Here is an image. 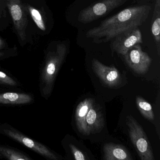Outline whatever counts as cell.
<instances>
[{
  "mask_svg": "<svg viewBox=\"0 0 160 160\" xmlns=\"http://www.w3.org/2000/svg\"><path fill=\"white\" fill-rule=\"evenodd\" d=\"M5 47V42L0 37V49H2Z\"/></svg>",
  "mask_w": 160,
  "mask_h": 160,
  "instance_id": "21",
  "label": "cell"
},
{
  "mask_svg": "<svg viewBox=\"0 0 160 160\" xmlns=\"http://www.w3.org/2000/svg\"><path fill=\"white\" fill-rule=\"evenodd\" d=\"M126 124L130 139L142 160H154L149 141L142 126L132 116H127Z\"/></svg>",
  "mask_w": 160,
  "mask_h": 160,
  "instance_id": "3",
  "label": "cell"
},
{
  "mask_svg": "<svg viewBox=\"0 0 160 160\" xmlns=\"http://www.w3.org/2000/svg\"><path fill=\"white\" fill-rule=\"evenodd\" d=\"M2 156V154L0 153V157H1Z\"/></svg>",
  "mask_w": 160,
  "mask_h": 160,
  "instance_id": "23",
  "label": "cell"
},
{
  "mask_svg": "<svg viewBox=\"0 0 160 160\" xmlns=\"http://www.w3.org/2000/svg\"><path fill=\"white\" fill-rule=\"evenodd\" d=\"M0 153L11 160H30L31 158L21 152L5 147H0Z\"/></svg>",
  "mask_w": 160,
  "mask_h": 160,
  "instance_id": "17",
  "label": "cell"
},
{
  "mask_svg": "<svg viewBox=\"0 0 160 160\" xmlns=\"http://www.w3.org/2000/svg\"><path fill=\"white\" fill-rule=\"evenodd\" d=\"M5 1L18 36L22 42H25L28 25L26 8L22 4L21 0H5Z\"/></svg>",
  "mask_w": 160,
  "mask_h": 160,
  "instance_id": "5",
  "label": "cell"
},
{
  "mask_svg": "<svg viewBox=\"0 0 160 160\" xmlns=\"http://www.w3.org/2000/svg\"><path fill=\"white\" fill-rule=\"evenodd\" d=\"M149 5L129 7L107 18L99 26L89 30L86 37L95 43H106L116 37L127 34L145 23L150 13Z\"/></svg>",
  "mask_w": 160,
  "mask_h": 160,
  "instance_id": "1",
  "label": "cell"
},
{
  "mask_svg": "<svg viewBox=\"0 0 160 160\" xmlns=\"http://www.w3.org/2000/svg\"><path fill=\"white\" fill-rule=\"evenodd\" d=\"M67 53L66 45L60 43L57 45L55 50L49 51L48 53L41 76L42 93L45 96L51 93L57 74L64 61Z\"/></svg>",
  "mask_w": 160,
  "mask_h": 160,
  "instance_id": "2",
  "label": "cell"
},
{
  "mask_svg": "<svg viewBox=\"0 0 160 160\" xmlns=\"http://www.w3.org/2000/svg\"><path fill=\"white\" fill-rule=\"evenodd\" d=\"M86 123L89 135L99 132L103 128L104 121L102 111L94 102L88 112Z\"/></svg>",
  "mask_w": 160,
  "mask_h": 160,
  "instance_id": "10",
  "label": "cell"
},
{
  "mask_svg": "<svg viewBox=\"0 0 160 160\" xmlns=\"http://www.w3.org/2000/svg\"><path fill=\"white\" fill-rule=\"evenodd\" d=\"M70 148H71L72 153L76 160H87L86 155L83 152L79 150L77 147L72 144H70Z\"/></svg>",
  "mask_w": 160,
  "mask_h": 160,
  "instance_id": "19",
  "label": "cell"
},
{
  "mask_svg": "<svg viewBox=\"0 0 160 160\" xmlns=\"http://www.w3.org/2000/svg\"><path fill=\"white\" fill-rule=\"evenodd\" d=\"M151 32L158 55L160 54V0L155 1L152 20Z\"/></svg>",
  "mask_w": 160,
  "mask_h": 160,
  "instance_id": "14",
  "label": "cell"
},
{
  "mask_svg": "<svg viewBox=\"0 0 160 160\" xmlns=\"http://www.w3.org/2000/svg\"><path fill=\"white\" fill-rule=\"evenodd\" d=\"M129 0H100L80 11L78 20L88 24L107 15Z\"/></svg>",
  "mask_w": 160,
  "mask_h": 160,
  "instance_id": "4",
  "label": "cell"
},
{
  "mask_svg": "<svg viewBox=\"0 0 160 160\" xmlns=\"http://www.w3.org/2000/svg\"><path fill=\"white\" fill-rule=\"evenodd\" d=\"M3 55V53H2V52H0V57H2Z\"/></svg>",
  "mask_w": 160,
  "mask_h": 160,
  "instance_id": "22",
  "label": "cell"
},
{
  "mask_svg": "<svg viewBox=\"0 0 160 160\" xmlns=\"http://www.w3.org/2000/svg\"><path fill=\"white\" fill-rule=\"evenodd\" d=\"M3 131L5 134L11 138L18 141L37 153L51 160H58V156L44 145L29 138L15 129L12 128L4 129Z\"/></svg>",
  "mask_w": 160,
  "mask_h": 160,
  "instance_id": "8",
  "label": "cell"
},
{
  "mask_svg": "<svg viewBox=\"0 0 160 160\" xmlns=\"http://www.w3.org/2000/svg\"><path fill=\"white\" fill-rule=\"evenodd\" d=\"M6 7L5 0H0V18L5 16Z\"/></svg>",
  "mask_w": 160,
  "mask_h": 160,
  "instance_id": "20",
  "label": "cell"
},
{
  "mask_svg": "<svg viewBox=\"0 0 160 160\" xmlns=\"http://www.w3.org/2000/svg\"><path fill=\"white\" fill-rule=\"evenodd\" d=\"M0 84L9 85L11 86H15L17 82L12 78L7 75L6 73L0 71Z\"/></svg>",
  "mask_w": 160,
  "mask_h": 160,
  "instance_id": "18",
  "label": "cell"
},
{
  "mask_svg": "<svg viewBox=\"0 0 160 160\" xmlns=\"http://www.w3.org/2000/svg\"><path fill=\"white\" fill-rule=\"evenodd\" d=\"M32 100V97L26 93L8 92L0 94V103L3 104H25Z\"/></svg>",
  "mask_w": 160,
  "mask_h": 160,
  "instance_id": "13",
  "label": "cell"
},
{
  "mask_svg": "<svg viewBox=\"0 0 160 160\" xmlns=\"http://www.w3.org/2000/svg\"><path fill=\"white\" fill-rule=\"evenodd\" d=\"M136 102L138 108L142 116L148 120H154V115L151 105L139 96H137Z\"/></svg>",
  "mask_w": 160,
  "mask_h": 160,
  "instance_id": "15",
  "label": "cell"
},
{
  "mask_svg": "<svg viewBox=\"0 0 160 160\" xmlns=\"http://www.w3.org/2000/svg\"><path fill=\"white\" fill-rule=\"evenodd\" d=\"M94 100L87 98L80 102L76 109L75 120L78 131L85 135H89L86 126V117L90 108L94 103Z\"/></svg>",
  "mask_w": 160,
  "mask_h": 160,
  "instance_id": "11",
  "label": "cell"
},
{
  "mask_svg": "<svg viewBox=\"0 0 160 160\" xmlns=\"http://www.w3.org/2000/svg\"><path fill=\"white\" fill-rule=\"evenodd\" d=\"M26 8L38 28L43 31L46 30V24L40 11L30 5H26Z\"/></svg>",
  "mask_w": 160,
  "mask_h": 160,
  "instance_id": "16",
  "label": "cell"
},
{
  "mask_svg": "<svg viewBox=\"0 0 160 160\" xmlns=\"http://www.w3.org/2000/svg\"><path fill=\"white\" fill-rule=\"evenodd\" d=\"M92 68L97 76L105 84L110 87H116L121 82L120 73L114 66H108L96 59L92 60Z\"/></svg>",
  "mask_w": 160,
  "mask_h": 160,
  "instance_id": "9",
  "label": "cell"
},
{
  "mask_svg": "<svg viewBox=\"0 0 160 160\" xmlns=\"http://www.w3.org/2000/svg\"><path fill=\"white\" fill-rule=\"evenodd\" d=\"M105 160H132V155L127 149L121 145L106 143L103 147Z\"/></svg>",
  "mask_w": 160,
  "mask_h": 160,
  "instance_id": "12",
  "label": "cell"
},
{
  "mask_svg": "<svg viewBox=\"0 0 160 160\" xmlns=\"http://www.w3.org/2000/svg\"><path fill=\"white\" fill-rule=\"evenodd\" d=\"M142 42V33L137 28L130 33L119 35L111 40L110 46L113 52L124 56L133 46Z\"/></svg>",
  "mask_w": 160,
  "mask_h": 160,
  "instance_id": "7",
  "label": "cell"
},
{
  "mask_svg": "<svg viewBox=\"0 0 160 160\" xmlns=\"http://www.w3.org/2000/svg\"><path fill=\"white\" fill-rule=\"evenodd\" d=\"M127 65L138 74H144L149 69L152 59L146 52L143 51L139 44L129 49L124 56Z\"/></svg>",
  "mask_w": 160,
  "mask_h": 160,
  "instance_id": "6",
  "label": "cell"
}]
</instances>
